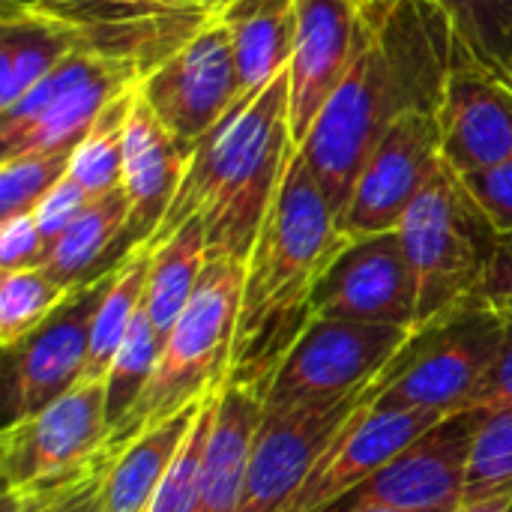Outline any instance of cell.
Wrapping results in <instances>:
<instances>
[{
  "instance_id": "cell-1",
  "label": "cell",
  "mask_w": 512,
  "mask_h": 512,
  "mask_svg": "<svg viewBox=\"0 0 512 512\" xmlns=\"http://www.w3.org/2000/svg\"><path fill=\"white\" fill-rule=\"evenodd\" d=\"M459 63L468 60L450 15L438 3H363V39L354 66L300 144V156L339 222L387 129L411 111L438 114Z\"/></svg>"
},
{
  "instance_id": "cell-42",
  "label": "cell",
  "mask_w": 512,
  "mask_h": 512,
  "mask_svg": "<svg viewBox=\"0 0 512 512\" xmlns=\"http://www.w3.org/2000/svg\"><path fill=\"white\" fill-rule=\"evenodd\" d=\"M198 3H204L207 9H213V12H222L225 6H231L234 0H198Z\"/></svg>"
},
{
  "instance_id": "cell-29",
  "label": "cell",
  "mask_w": 512,
  "mask_h": 512,
  "mask_svg": "<svg viewBox=\"0 0 512 512\" xmlns=\"http://www.w3.org/2000/svg\"><path fill=\"white\" fill-rule=\"evenodd\" d=\"M162 339L153 330V321L147 318V309L141 306L132 330L126 333L120 351L111 360V369L105 375V414H108V438L123 426V420L132 414L135 402L141 399L144 387L150 384L156 363H159V351H162Z\"/></svg>"
},
{
  "instance_id": "cell-4",
  "label": "cell",
  "mask_w": 512,
  "mask_h": 512,
  "mask_svg": "<svg viewBox=\"0 0 512 512\" xmlns=\"http://www.w3.org/2000/svg\"><path fill=\"white\" fill-rule=\"evenodd\" d=\"M243 282L246 264L225 258L207 261L186 312L159 351L150 384L144 387L123 426L108 438V453H117L144 429L174 417L177 411L201 402L207 393L222 387L231 366Z\"/></svg>"
},
{
  "instance_id": "cell-11",
  "label": "cell",
  "mask_w": 512,
  "mask_h": 512,
  "mask_svg": "<svg viewBox=\"0 0 512 512\" xmlns=\"http://www.w3.org/2000/svg\"><path fill=\"white\" fill-rule=\"evenodd\" d=\"M489 408H465L438 420L375 477L348 492L327 512L390 507L402 512H459L465 501L474 441Z\"/></svg>"
},
{
  "instance_id": "cell-36",
  "label": "cell",
  "mask_w": 512,
  "mask_h": 512,
  "mask_svg": "<svg viewBox=\"0 0 512 512\" xmlns=\"http://www.w3.org/2000/svg\"><path fill=\"white\" fill-rule=\"evenodd\" d=\"M45 252H48V243L33 213H21V216L0 222V273L39 267Z\"/></svg>"
},
{
  "instance_id": "cell-33",
  "label": "cell",
  "mask_w": 512,
  "mask_h": 512,
  "mask_svg": "<svg viewBox=\"0 0 512 512\" xmlns=\"http://www.w3.org/2000/svg\"><path fill=\"white\" fill-rule=\"evenodd\" d=\"M72 153H21L0 159V222L33 213L39 201L69 174Z\"/></svg>"
},
{
  "instance_id": "cell-44",
  "label": "cell",
  "mask_w": 512,
  "mask_h": 512,
  "mask_svg": "<svg viewBox=\"0 0 512 512\" xmlns=\"http://www.w3.org/2000/svg\"><path fill=\"white\" fill-rule=\"evenodd\" d=\"M0 3H15V6H30L33 0H0Z\"/></svg>"
},
{
  "instance_id": "cell-9",
  "label": "cell",
  "mask_w": 512,
  "mask_h": 512,
  "mask_svg": "<svg viewBox=\"0 0 512 512\" xmlns=\"http://www.w3.org/2000/svg\"><path fill=\"white\" fill-rule=\"evenodd\" d=\"M105 381H81L42 411L9 420L0 438L6 492L66 483L108 456Z\"/></svg>"
},
{
  "instance_id": "cell-32",
  "label": "cell",
  "mask_w": 512,
  "mask_h": 512,
  "mask_svg": "<svg viewBox=\"0 0 512 512\" xmlns=\"http://www.w3.org/2000/svg\"><path fill=\"white\" fill-rule=\"evenodd\" d=\"M216 402H219V390L207 393L201 402V411L177 453V459L171 462L153 504L147 512H195L198 510V483H201V462H204V450H207V438L216 420Z\"/></svg>"
},
{
  "instance_id": "cell-25",
  "label": "cell",
  "mask_w": 512,
  "mask_h": 512,
  "mask_svg": "<svg viewBox=\"0 0 512 512\" xmlns=\"http://www.w3.org/2000/svg\"><path fill=\"white\" fill-rule=\"evenodd\" d=\"M204 267H207V240H204V222L198 216L189 219L183 228H177L165 243L150 249L144 309L162 342L186 312Z\"/></svg>"
},
{
  "instance_id": "cell-18",
  "label": "cell",
  "mask_w": 512,
  "mask_h": 512,
  "mask_svg": "<svg viewBox=\"0 0 512 512\" xmlns=\"http://www.w3.org/2000/svg\"><path fill=\"white\" fill-rule=\"evenodd\" d=\"M441 159L456 174L512 162V87L492 72L459 63L438 111Z\"/></svg>"
},
{
  "instance_id": "cell-8",
  "label": "cell",
  "mask_w": 512,
  "mask_h": 512,
  "mask_svg": "<svg viewBox=\"0 0 512 512\" xmlns=\"http://www.w3.org/2000/svg\"><path fill=\"white\" fill-rule=\"evenodd\" d=\"M411 333L384 324L312 318L276 369L264 393V414H285L369 387L396 360Z\"/></svg>"
},
{
  "instance_id": "cell-16",
  "label": "cell",
  "mask_w": 512,
  "mask_h": 512,
  "mask_svg": "<svg viewBox=\"0 0 512 512\" xmlns=\"http://www.w3.org/2000/svg\"><path fill=\"white\" fill-rule=\"evenodd\" d=\"M360 39V0H297V39L288 63L291 138L297 150L351 72Z\"/></svg>"
},
{
  "instance_id": "cell-14",
  "label": "cell",
  "mask_w": 512,
  "mask_h": 512,
  "mask_svg": "<svg viewBox=\"0 0 512 512\" xmlns=\"http://www.w3.org/2000/svg\"><path fill=\"white\" fill-rule=\"evenodd\" d=\"M441 123L438 114L411 111L399 117L375 153L369 156L351 201L342 213L348 240L396 231L414 198L441 168Z\"/></svg>"
},
{
  "instance_id": "cell-39",
  "label": "cell",
  "mask_w": 512,
  "mask_h": 512,
  "mask_svg": "<svg viewBox=\"0 0 512 512\" xmlns=\"http://www.w3.org/2000/svg\"><path fill=\"white\" fill-rule=\"evenodd\" d=\"M512 405V315H504V342L501 351L483 378V384L474 393L471 408H504Z\"/></svg>"
},
{
  "instance_id": "cell-5",
  "label": "cell",
  "mask_w": 512,
  "mask_h": 512,
  "mask_svg": "<svg viewBox=\"0 0 512 512\" xmlns=\"http://www.w3.org/2000/svg\"><path fill=\"white\" fill-rule=\"evenodd\" d=\"M396 231L417 279V327L477 297L498 231L447 162L414 198Z\"/></svg>"
},
{
  "instance_id": "cell-37",
  "label": "cell",
  "mask_w": 512,
  "mask_h": 512,
  "mask_svg": "<svg viewBox=\"0 0 512 512\" xmlns=\"http://www.w3.org/2000/svg\"><path fill=\"white\" fill-rule=\"evenodd\" d=\"M93 195L87 189H81L69 174L63 180L54 183V189L39 201V207L33 210L36 216V225L45 237V243L51 246L87 207H90Z\"/></svg>"
},
{
  "instance_id": "cell-6",
  "label": "cell",
  "mask_w": 512,
  "mask_h": 512,
  "mask_svg": "<svg viewBox=\"0 0 512 512\" xmlns=\"http://www.w3.org/2000/svg\"><path fill=\"white\" fill-rule=\"evenodd\" d=\"M504 342V315L471 297L417 327L381 378L378 402L456 414L471 408Z\"/></svg>"
},
{
  "instance_id": "cell-10",
  "label": "cell",
  "mask_w": 512,
  "mask_h": 512,
  "mask_svg": "<svg viewBox=\"0 0 512 512\" xmlns=\"http://www.w3.org/2000/svg\"><path fill=\"white\" fill-rule=\"evenodd\" d=\"M381 378L342 399L312 402L285 414H264L252 447L240 512L288 510L345 429L375 399Z\"/></svg>"
},
{
  "instance_id": "cell-28",
  "label": "cell",
  "mask_w": 512,
  "mask_h": 512,
  "mask_svg": "<svg viewBox=\"0 0 512 512\" xmlns=\"http://www.w3.org/2000/svg\"><path fill=\"white\" fill-rule=\"evenodd\" d=\"M138 90V87H135ZM135 90L111 102L99 120L93 123L90 135L75 147L69 162V177L87 189L93 198L114 192L123 186V156H126V123L135 102Z\"/></svg>"
},
{
  "instance_id": "cell-26",
  "label": "cell",
  "mask_w": 512,
  "mask_h": 512,
  "mask_svg": "<svg viewBox=\"0 0 512 512\" xmlns=\"http://www.w3.org/2000/svg\"><path fill=\"white\" fill-rule=\"evenodd\" d=\"M147 273H150V246L132 249L111 270L108 288L102 294V303L96 309L93 330H90V354H87L84 381H105L114 354L120 351L126 333L132 330L144 306Z\"/></svg>"
},
{
  "instance_id": "cell-21",
  "label": "cell",
  "mask_w": 512,
  "mask_h": 512,
  "mask_svg": "<svg viewBox=\"0 0 512 512\" xmlns=\"http://www.w3.org/2000/svg\"><path fill=\"white\" fill-rule=\"evenodd\" d=\"M201 402L144 429L126 447L111 453V465H108L105 483H102V512L150 510L171 462L177 459V453L201 411Z\"/></svg>"
},
{
  "instance_id": "cell-12",
  "label": "cell",
  "mask_w": 512,
  "mask_h": 512,
  "mask_svg": "<svg viewBox=\"0 0 512 512\" xmlns=\"http://www.w3.org/2000/svg\"><path fill=\"white\" fill-rule=\"evenodd\" d=\"M138 93L156 114V120L174 135V141L192 153V147L237 105L243 96L231 33L219 15L189 39L171 60L150 72Z\"/></svg>"
},
{
  "instance_id": "cell-22",
  "label": "cell",
  "mask_w": 512,
  "mask_h": 512,
  "mask_svg": "<svg viewBox=\"0 0 512 512\" xmlns=\"http://www.w3.org/2000/svg\"><path fill=\"white\" fill-rule=\"evenodd\" d=\"M129 225V195L117 186L90 201V207L48 246L42 270L75 291L78 285L114 270L120 264V243Z\"/></svg>"
},
{
  "instance_id": "cell-20",
  "label": "cell",
  "mask_w": 512,
  "mask_h": 512,
  "mask_svg": "<svg viewBox=\"0 0 512 512\" xmlns=\"http://www.w3.org/2000/svg\"><path fill=\"white\" fill-rule=\"evenodd\" d=\"M261 420L264 393L225 378L219 387L216 420L201 462L195 512H240Z\"/></svg>"
},
{
  "instance_id": "cell-17",
  "label": "cell",
  "mask_w": 512,
  "mask_h": 512,
  "mask_svg": "<svg viewBox=\"0 0 512 512\" xmlns=\"http://www.w3.org/2000/svg\"><path fill=\"white\" fill-rule=\"evenodd\" d=\"M381 393V387H378ZM375 399L357 414L345 429L339 444L315 468L309 483L300 489L294 504L285 512H327L360 483L375 477L387 462H393L405 447L426 435L447 414L426 408H390Z\"/></svg>"
},
{
  "instance_id": "cell-41",
  "label": "cell",
  "mask_w": 512,
  "mask_h": 512,
  "mask_svg": "<svg viewBox=\"0 0 512 512\" xmlns=\"http://www.w3.org/2000/svg\"><path fill=\"white\" fill-rule=\"evenodd\" d=\"M459 512H512V498H495V501H486V504L462 507Z\"/></svg>"
},
{
  "instance_id": "cell-3",
  "label": "cell",
  "mask_w": 512,
  "mask_h": 512,
  "mask_svg": "<svg viewBox=\"0 0 512 512\" xmlns=\"http://www.w3.org/2000/svg\"><path fill=\"white\" fill-rule=\"evenodd\" d=\"M348 237L327 195L294 153L246 261L228 378L267 393L276 369L312 321V294Z\"/></svg>"
},
{
  "instance_id": "cell-15",
  "label": "cell",
  "mask_w": 512,
  "mask_h": 512,
  "mask_svg": "<svg viewBox=\"0 0 512 512\" xmlns=\"http://www.w3.org/2000/svg\"><path fill=\"white\" fill-rule=\"evenodd\" d=\"M111 270L78 285L69 300L33 330L9 357V414L12 420L30 417L78 387L87 372L90 330Z\"/></svg>"
},
{
  "instance_id": "cell-43",
  "label": "cell",
  "mask_w": 512,
  "mask_h": 512,
  "mask_svg": "<svg viewBox=\"0 0 512 512\" xmlns=\"http://www.w3.org/2000/svg\"><path fill=\"white\" fill-rule=\"evenodd\" d=\"M345 512H402V510H390V507H354V510Z\"/></svg>"
},
{
  "instance_id": "cell-40",
  "label": "cell",
  "mask_w": 512,
  "mask_h": 512,
  "mask_svg": "<svg viewBox=\"0 0 512 512\" xmlns=\"http://www.w3.org/2000/svg\"><path fill=\"white\" fill-rule=\"evenodd\" d=\"M117 3H123V0H33L30 9H36V12L48 15V18H57V21H63L69 27H75V24L99 15V12L117 6Z\"/></svg>"
},
{
  "instance_id": "cell-31",
  "label": "cell",
  "mask_w": 512,
  "mask_h": 512,
  "mask_svg": "<svg viewBox=\"0 0 512 512\" xmlns=\"http://www.w3.org/2000/svg\"><path fill=\"white\" fill-rule=\"evenodd\" d=\"M512 498V405L492 408L471 450L462 507Z\"/></svg>"
},
{
  "instance_id": "cell-19",
  "label": "cell",
  "mask_w": 512,
  "mask_h": 512,
  "mask_svg": "<svg viewBox=\"0 0 512 512\" xmlns=\"http://www.w3.org/2000/svg\"><path fill=\"white\" fill-rule=\"evenodd\" d=\"M189 153L174 141V135L156 120L144 96L135 90V102L126 123V156H123V189L129 195V225L120 243V261L138 249L147 246L162 225L183 171H186Z\"/></svg>"
},
{
  "instance_id": "cell-23",
  "label": "cell",
  "mask_w": 512,
  "mask_h": 512,
  "mask_svg": "<svg viewBox=\"0 0 512 512\" xmlns=\"http://www.w3.org/2000/svg\"><path fill=\"white\" fill-rule=\"evenodd\" d=\"M69 54H75V36L63 21L0 3V111L27 96Z\"/></svg>"
},
{
  "instance_id": "cell-2",
  "label": "cell",
  "mask_w": 512,
  "mask_h": 512,
  "mask_svg": "<svg viewBox=\"0 0 512 512\" xmlns=\"http://www.w3.org/2000/svg\"><path fill=\"white\" fill-rule=\"evenodd\" d=\"M288 96L291 78L285 69L270 84L243 93L237 105L192 147L180 189L147 243L150 249L198 216L204 222L207 261H249L297 153Z\"/></svg>"
},
{
  "instance_id": "cell-38",
  "label": "cell",
  "mask_w": 512,
  "mask_h": 512,
  "mask_svg": "<svg viewBox=\"0 0 512 512\" xmlns=\"http://www.w3.org/2000/svg\"><path fill=\"white\" fill-rule=\"evenodd\" d=\"M477 297L486 300L501 315H512V231L498 234Z\"/></svg>"
},
{
  "instance_id": "cell-24",
  "label": "cell",
  "mask_w": 512,
  "mask_h": 512,
  "mask_svg": "<svg viewBox=\"0 0 512 512\" xmlns=\"http://www.w3.org/2000/svg\"><path fill=\"white\" fill-rule=\"evenodd\" d=\"M216 15L231 33L243 93L288 69L297 39V0H234Z\"/></svg>"
},
{
  "instance_id": "cell-13",
  "label": "cell",
  "mask_w": 512,
  "mask_h": 512,
  "mask_svg": "<svg viewBox=\"0 0 512 512\" xmlns=\"http://www.w3.org/2000/svg\"><path fill=\"white\" fill-rule=\"evenodd\" d=\"M312 318L417 330V279L399 231L348 240L315 285Z\"/></svg>"
},
{
  "instance_id": "cell-34",
  "label": "cell",
  "mask_w": 512,
  "mask_h": 512,
  "mask_svg": "<svg viewBox=\"0 0 512 512\" xmlns=\"http://www.w3.org/2000/svg\"><path fill=\"white\" fill-rule=\"evenodd\" d=\"M111 453L84 474L45 489L6 492V512H102V483Z\"/></svg>"
},
{
  "instance_id": "cell-27",
  "label": "cell",
  "mask_w": 512,
  "mask_h": 512,
  "mask_svg": "<svg viewBox=\"0 0 512 512\" xmlns=\"http://www.w3.org/2000/svg\"><path fill=\"white\" fill-rule=\"evenodd\" d=\"M369 3V0H363ZM459 36L468 63L492 72L512 87V0H432Z\"/></svg>"
},
{
  "instance_id": "cell-35",
  "label": "cell",
  "mask_w": 512,
  "mask_h": 512,
  "mask_svg": "<svg viewBox=\"0 0 512 512\" xmlns=\"http://www.w3.org/2000/svg\"><path fill=\"white\" fill-rule=\"evenodd\" d=\"M465 189L471 192V198L477 201V207L486 213V219L492 222V228L498 234H510L512 231V162L510 165H498V168H486V171H474V174H459Z\"/></svg>"
},
{
  "instance_id": "cell-7",
  "label": "cell",
  "mask_w": 512,
  "mask_h": 512,
  "mask_svg": "<svg viewBox=\"0 0 512 512\" xmlns=\"http://www.w3.org/2000/svg\"><path fill=\"white\" fill-rule=\"evenodd\" d=\"M141 72L84 51L69 54L27 96L0 111V159L75 153L99 114L141 87Z\"/></svg>"
},
{
  "instance_id": "cell-30",
  "label": "cell",
  "mask_w": 512,
  "mask_h": 512,
  "mask_svg": "<svg viewBox=\"0 0 512 512\" xmlns=\"http://www.w3.org/2000/svg\"><path fill=\"white\" fill-rule=\"evenodd\" d=\"M69 288L54 282L42 267L0 273V348L9 354L39 330L66 300Z\"/></svg>"
}]
</instances>
